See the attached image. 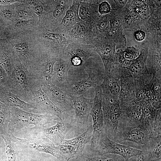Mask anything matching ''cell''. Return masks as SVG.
I'll return each mask as SVG.
<instances>
[{
  "mask_svg": "<svg viewBox=\"0 0 161 161\" xmlns=\"http://www.w3.org/2000/svg\"><path fill=\"white\" fill-rule=\"evenodd\" d=\"M15 61L14 69L4 86L21 100L30 103L33 92L39 89L28 69L19 62Z\"/></svg>",
  "mask_w": 161,
  "mask_h": 161,
  "instance_id": "6da1fadb",
  "label": "cell"
},
{
  "mask_svg": "<svg viewBox=\"0 0 161 161\" xmlns=\"http://www.w3.org/2000/svg\"><path fill=\"white\" fill-rule=\"evenodd\" d=\"M71 67L70 62L68 59L63 55L59 57L54 65L52 83L61 89L67 87L69 84L68 73Z\"/></svg>",
  "mask_w": 161,
  "mask_h": 161,
  "instance_id": "2e32d148",
  "label": "cell"
},
{
  "mask_svg": "<svg viewBox=\"0 0 161 161\" xmlns=\"http://www.w3.org/2000/svg\"><path fill=\"white\" fill-rule=\"evenodd\" d=\"M11 118L8 130L11 131L21 129L30 125L34 126L32 129H43L49 124L55 123L60 119L57 117L27 112L18 108L10 107Z\"/></svg>",
  "mask_w": 161,
  "mask_h": 161,
  "instance_id": "7a4b0ae2",
  "label": "cell"
},
{
  "mask_svg": "<svg viewBox=\"0 0 161 161\" xmlns=\"http://www.w3.org/2000/svg\"><path fill=\"white\" fill-rule=\"evenodd\" d=\"M0 135L4 142L6 153L8 161H16V155L13 141L10 136L9 132L3 133Z\"/></svg>",
  "mask_w": 161,
  "mask_h": 161,
  "instance_id": "4316f807",
  "label": "cell"
},
{
  "mask_svg": "<svg viewBox=\"0 0 161 161\" xmlns=\"http://www.w3.org/2000/svg\"><path fill=\"white\" fill-rule=\"evenodd\" d=\"M94 88L95 95L93 98V105L90 113L93 123V131L90 142L91 147L96 143L102 132L104 121L102 104L103 96V91L100 86Z\"/></svg>",
  "mask_w": 161,
  "mask_h": 161,
  "instance_id": "8fae6325",
  "label": "cell"
},
{
  "mask_svg": "<svg viewBox=\"0 0 161 161\" xmlns=\"http://www.w3.org/2000/svg\"><path fill=\"white\" fill-rule=\"evenodd\" d=\"M102 104L104 119L103 132L109 138L116 131L122 113L119 97L103 95Z\"/></svg>",
  "mask_w": 161,
  "mask_h": 161,
  "instance_id": "8992f818",
  "label": "cell"
},
{
  "mask_svg": "<svg viewBox=\"0 0 161 161\" xmlns=\"http://www.w3.org/2000/svg\"><path fill=\"white\" fill-rule=\"evenodd\" d=\"M65 35L71 42L91 45L93 37L92 30L81 20L73 25Z\"/></svg>",
  "mask_w": 161,
  "mask_h": 161,
  "instance_id": "9a60e30c",
  "label": "cell"
},
{
  "mask_svg": "<svg viewBox=\"0 0 161 161\" xmlns=\"http://www.w3.org/2000/svg\"><path fill=\"white\" fill-rule=\"evenodd\" d=\"M109 34L115 42L123 41L125 39L122 33V20L119 18H112L109 19Z\"/></svg>",
  "mask_w": 161,
  "mask_h": 161,
  "instance_id": "603a6c76",
  "label": "cell"
},
{
  "mask_svg": "<svg viewBox=\"0 0 161 161\" xmlns=\"http://www.w3.org/2000/svg\"><path fill=\"white\" fill-rule=\"evenodd\" d=\"M115 42L109 35L96 38L93 41L96 53L100 56L105 69V73H111L115 63Z\"/></svg>",
  "mask_w": 161,
  "mask_h": 161,
  "instance_id": "ba28073f",
  "label": "cell"
},
{
  "mask_svg": "<svg viewBox=\"0 0 161 161\" xmlns=\"http://www.w3.org/2000/svg\"><path fill=\"white\" fill-rule=\"evenodd\" d=\"M117 1L122 6H124L125 5L127 1V0H118Z\"/></svg>",
  "mask_w": 161,
  "mask_h": 161,
  "instance_id": "f35d334b",
  "label": "cell"
},
{
  "mask_svg": "<svg viewBox=\"0 0 161 161\" xmlns=\"http://www.w3.org/2000/svg\"><path fill=\"white\" fill-rule=\"evenodd\" d=\"M85 68V70H86V69H91V68H90L88 66H86V67ZM103 75V74H102Z\"/></svg>",
  "mask_w": 161,
  "mask_h": 161,
  "instance_id": "60d3db41",
  "label": "cell"
},
{
  "mask_svg": "<svg viewBox=\"0 0 161 161\" xmlns=\"http://www.w3.org/2000/svg\"><path fill=\"white\" fill-rule=\"evenodd\" d=\"M134 36L137 40L139 41H142L145 38V34L144 32L142 30H138L135 32Z\"/></svg>",
  "mask_w": 161,
  "mask_h": 161,
  "instance_id": "e575fe53",
  "label": "cell"
},
{
  "mask_svg": "<svg viewBox=\"0 0 161 161\" xmlns=\"http://www.w3.org/2000/svg\"><path fill=\"white\" fill-rule=\"evenodd\" d=\"M111 10L110 4L106 1H102L98 7V12L100 16L109 13Z\"/></svg>",
  "mask_w": 161,
  "mask_h": 161,
  "instance_id": "f546056e",
  "label": "cell"
},
{
  "mask_svg": "<svg viewBox=\"0 0 161 161\" xmlns=\"http://www.w3.org/2000/svg\"><path fill=\"white\" fill-rule=\"evenodd\" d=\"M103 95L107 96L118 97L120 89V82L114 78L112 73H105L101 85Z\"/></svg>",
  "mask_w": 161,
  "mask_h": 161,
  "instance_id": "ffe728a7",
  "label": "cell"
},
{
  "mask_svg": "<svg viewBox=\"0 0 161 161\" xmlns=\"http://www.w3.org/2000/svg\"><path fill=\"white\" fill-rule=\"evenodd\" d=\"M10 136L14 142L26 146L39 152L50 154L57 158H61L59 146H56L53 143L44 136L35 138L22 139L15 136L9 131Z\"/></svg>",
  "mask_w": 161,
  "mask_h": 161,
  "instance_id": "30bf717a",
  "label": "cell"
},
{
  "mask_svg": "<svg viewBox=\"0 0 161 161\" xmlns=\"http://www.w3.org/2000/svg\"><path fill=\"white\" fill-rule=\"evenodd\" d=\"M11 118L10 107L0 101V134L8 131Z\"/></svg>",
  "mask_w": 161,
  "mask_h": 161,
  "instance_id": "cb8c5ba5",
  "label": "cell"
},
{
  "mask_svg": "<svg viewBox=\"0 0 161 161\" xmlns=\"http://www.w3.org/2000/svg\"><path fill=\"white\" fill-rule=\"evenodd\" d=\"M8 79V76L5 70L0 64V86H4Z\"/></svg>",
  "mask_w": 161,
  "mask_h": 161,
  "instance_id": "1f68e13d",
  "label": "cell"
},
{
  "mask_svg": "<svg viewBox=\"0 0 161 161\" xmlns=\"http://www.w3.org/2000/svg\"><path fill=\"white\" fill-rule=\"evenodd\" d=\"M1 149L0 148V161H2V153L1 150Z\"/></svg>",
  "mask_w": 161,
  "mask_h": 161,
  "instance_id": "ab89813d",
  "label": "cell"
},
{
  "mask_svg": "<svg viewBox=\"0 0 161 161\" xmlns=\"http://www.w3.org/2000/svg\"><path fill=\"white\" fill-rule=\"evenodd\" d=\"M117 60L123 68H125L129 66L133 61H129L125 58L122 50H119L115 55V61Z\"/></svg>",
  "mask_w": 161,
  "mask_h": 161,
  "instance_id": "f1b7e54d",
  "label": "cell"
},
{
  "mask_svg": "<svg viewBox=\"0 0 161 161\" xmlns=\"http://www.w3.org/2000/svg\"><path fill=\"white\" fill-rule=\"evenodd\" d=\"M88 75L87 78L72 84L67 87L62 89L68 96H78L83 95L90 88L101 86L103 80V75L100 73L95 72L91 69L86 70Z\"/></svg>",
  "mask_w": 161,
  "mask_h": 161,
  "instance_id": "7c38bea8",
  "label": "cell"
},
{
  "mask_svg": "<svg viewBox=\"0 0 161 161\" xmlns=\"http://www.w3.org/2000/svg\"><path fill=\"white\" fill-rule=\"evenodd\" d=\"M118 142L129 141L146 148L152 138L137 126L128 127L120 130L117 129L113 135Z\"/></svg>",
  "mask_w": 161,
  "mask_h": 161,
  "instance_id": "5bb4252c",
  "label": "cell"
},
{
  "mask_svg": "<svg viewBox=\"0 0 161 161\" xmlns=\"http://www.w3.org/2000/svg\"><path fill=\"white\" fill-rule=\"evenodd\" d=\"M148 49L146 47L143 49L138 57L128 67L125 68L129 72L131 76H137L147 71L146 60L148 56Z\"/></svg>",
  "mask_w": 161,
  "mask_h": 161,
  "instance_id": "44dd1931",
  "label": "cell"
},
{
  "mask_svg": "<svg viewBox=\"0 0 161 161\" xmlns=\"http://www.w3.org/2000/svg\"><path fill=\"white\" fill-rule=\"evenodd\" d=\"M19 1L10 0H0V5H7L14 3L18 2Z\"/></svg>",
  "mask_w": 161,
  "mask_h": 161,
  "instance_id": "d590c367",
  "label": "cell"
},
{
  "mask_svg": "<svg viewBox=\"0 0 161 161\" xmlns=\"http://www.w3.org/2000/svg\"><path fill=\"white\" fill-rule=\"evenodd\" d=\"M44 11V7L41 4H38L36 5L34 8V11L35 14L38 16L39 21L43 15Z\"/></svg>",
  "mask_w": 161,
  "mask_h": 161,
  "instance_id": "836d02e7",
  "label": "cell"
},
{
  "mask_svg": "<svg viewBox=\"0 0 161 161\" xmlns=\"http://www.w3.org/2000/svg\"><path fill=\"white\" fill-rule=\"evenodd\" d=\"M137 161H144L143 154L137 156Z\"/></svg>",
  "mask_w": 161,
  "mask_h": 161,
  "instance_id": "74e56055",
  "label": "cell"
},
{
  "mask_svg": "<svg viewBox=\"0 0 161 161\" xmlns=\"http://www.w3.org/2000/svg\"><path fill=\"white\" fill-rule=\"evenodd\" d=\"M51 127L43 129L42 135L52 142L56 146L62 144L70 129L60 120Z\"/></svg>",
  "mask_w": 161,
  "mask_h": 161,
  "instance_id": "ac0fdd59",
  "label": "cell"
},
{
  "mask_svg": "<svg viewBox=\"0 0 161 161\" xmlns=\"http://www.w3.org/2000/svg\"><path fill=\"white\" fill-rule=\"evenodd\" d=\"M96 53L92 45L71 42L66 47L63 56L69 61L71 67H76L84 65Z\"/></svg>",
  "mask_w": 161,
  "mask_h": 161,
  "instance_id": "9c48e42d",
  "label": "cell"
},
{
  "mask_svg": "<svg viewBox=\"0 0 161 161\" xmlns=\"http://www.w3.org/2000/svg\"><path fill=\"white\" fill-rule=\"evenodd\" d=\"M122 52L125 58L132 61L137 58L140 54L138 50L134 47H127Z\"/></svg>",
  "mask_w": 161,
  "mask_h": 161,
  "instance_id": "83f0119b",
  "label": "cell"
},
{
  "mask_svg": "<svg viewBox=\"0 0 161 161\" xmlns=\"http://www.w3.org/2000/svg\"><path fill=\"white\" fill-rule=\"evenodd\" d=\"M5 147V146L4 141L2 137L0 135V148H4Z\"/></svg>",
  "mask_w": 161,
  "mask_h": 161,
  "instance_id": "8d00e7d4",
  "label": "cell"
},
{
  "mask_svg": "<svg viewBox=\"0 0 161 161\" xmlns=\"http://www.w3.org/2000/svg\"><path fill=\"white\" fill-rule=\"evenodd\" d=\"M17 13L18 18L20 19L25 20L32 17L29 13L24 10H19L17 11Z\"/></svg>",
  "mask_w": 161,
  "mask_h": 161,
  "instance_id": "d6a6232c",
  "label": "cell"
},
{
  "mask_svg": "<svg viewBox=\"0 0 161 161\" xmlns=\"http://www.w3.org/2000/svg\"><path fill=\"white\" fill-rule=\"evenodd\" d=\"M30 104L36 108L37 114L56 116L70 129H72L74 118L56 106L43 91L42 87L33 92Z\"/></svg>",
  "mask_w": 161,
  "mask_h": 161,
  "instance_id": "277c9868",
  "label": "cell"
},
{
  "mask_svg": "<svg viewBox=\"0 0 161 161\" xmlns=\"http://www.w3.org/2000/svg\"><path fill=\"white\" fill-rule=\"evenodd\" d=\"M70 97L75 112L72 129L79 135L85 132L89 126L88 117L93 105V98H86L83 95Z\"/></svg>",
  "mask_w": 161,
  "mask_h": 161,
  "instance_id": "52a82bcc",
  "label": "cell"
},
{
  "mask_svg": "<svg viewBox=\"0 0 161 161\" xmlns=\"http://www.w3.org/2000/svg\"><path fill=\"white\" fill-rule=\"evenodd\" d=\"M0 101L9 107L37 114L36 109L34 106L21 100L5 86H0Z\"/></svg>",
  "mask_w": 161,
  "mask_h": 161,
  "instance_id": "e0dca14e",
  "label": "cell"
},
{
  "mask_svg": "<svg viewBox=\"0 0 161 161\" xmlns=\"http://www.w3.org/2000/svg\"><path fill=\"white\" fill-rule=\"evenodd\" d=\"M83 161H117V160L114 158L112 157H85Z\"/></svg>",
  "mask_w": 161,
  "mask_h": 161,
  "instance_id": "4dcf8cb0",
  "label": "cell"
},
{
  "mask_svg": "<svg viewBox=\"0 0 161 161\" xmlns=\"http://www.w3.org/2000/svg\"><path fill=\"white\" fill-rule=\"evenodd\" d=\"M5 47L0 52V64L4 68L8 76L14 69L15 59Z\"/></svg>",
  "mask_w": 161,
  "mask_h": 161,
  "instance_id": "d4e9b609",
  "label": "cell"
},
{
  "mask_svg": "<svg viewBox=\"0 0 161 161\" xmlns=\"http://www.w3.org/2000/svg\"><path fill=\"white\" fill-rule=\"evenodd\" d=\"M61 158L66 160L81 154L83 151L78 147L68 144L59 145Z\"/></svg>",
  "mask_w": 161,
  "mask_h": 161,
  "instance_id": "484cf974",
  "label": "cell"
},
{
  "mask_svg": "<svg viewBox=\"0 0 161 161\" xmlns=\"http://www.w3.org/2000/svg\"><path fill=\"white\" fill-rule=\"evenodd\" d=\"M92 125L89 126L86 130L82 134L69 140L64 139L62 144L75 145L83 150L87 143L90 142L93 132Z\"/></svg>",
  "mask_w": 161,
  "mask_h": 161,
  "instance_id": "7402d4cb",
  "label": "cell"
},
{
  "mask_svg": "<svg viewBox=\"0 0 161 161\" xmlns=\"http://www.w3.org/2000/svg\"><path fill=\"white\" fill-rule=\"evenodd\" d=\"M93 151L100 155L111 154L119 155L128 161L131 157L144 154L143 150L131 148L117 143L111 140L103 132H101L98 140L92 147Z\"/></svg>",
  "mask_w": 161,
  "mask_h": 161,
  "instance_id": "5b68a950",
  "label": "cell"
},
{
  "mask_svg": "<svg viewBox=\"0 0 161 161\" xmlns=\"http://www.w3.org/2000/svg\"><path fill=\"white\" fill-rule=\"evenodd\" d=\"M43 91L50 100L58 108L74 118L75 112L71 98L61 89L51 83L42 87Z\"/></svg>",
  "mask_w": 161,
  "mask_h": 161,
  "instance_id": "4fadbf2b",
  "label": "cell"
},
{
  "mask_svg": "<svg viewBox=\"0 0 161 161\" xmlns=\"http://www.w3.org/2000/svg\"><path fill=\"white\" fill-rule=\"evenodd\" d=\"M61 56L51 51L47 50L40 56L29 71L37 87L39 88L51 83L55 64Z\"/></svg>",
  "mask_w": 161,
  "mask_h": 161,
  "instance_id": "3957f363",
  "label": "cell"
},
{
  "mask_svg": "<svg viewBox=\"0 0 161 161\" xmlns=\"http://www.w3.org/2000/svg\"><path fill=\"white\" fill-rule=\"evenodd\" d=\"M80 0H72V3L66 11L65 14L57 29L66 34L76 23L81 20L79 16Z\"/></svg>",
  "mask_w": 161,
  "mask_h": 161,
  "instance_id": "d6986e66",
  "label": "cell"
}]
</instances>
